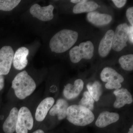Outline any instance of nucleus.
<instances>
[{"mask_svg": "<svg viewBox=\"0 0 133 133\" xmlns=\"http://www.w3.org/2000/svg\"><path fill=\"white\" fill-rule=\"evenodd\" d=\"M78 37L77 31L66 29L62 30L56 33L51 39L50 48L52 52L63 53L75 44Z\"/></svg>", "mask_w": 133, "mask_h": 133, "instance_id": "obj_1", "label": "nucleus"}, {"mask_svg": "<svg viewBox=\"0 0 133 133\" xmlns=\"http://www.w3.org/2000/svg\"><path fill=\"white\" fill-rule=\"evenodd\" d=\"M12 88L20 99H24L31 95L36 88V84L26 71L17 74L12 81Z\"/></svg>", "mask_w": 133, "mask_h": 133, "instance_id": "obj_2", "label": "nucleus"}, {"mask_svg": "<svg viewBox=\"0 0 133 133\" xmlns=\"http://www.w3.org/2000/svg\"><path fill=\"white\" fill-rule=\"evenodd\" d=\"M66 118L72 124L81 127L91 124L95 119V116L92 111L79 105H72L69 107Z\"/></svg>", "mask_w": 133, "mask_h": 133, "instance_id": "obj_3", "label": "nucleus"}, {"mask_svg": "<svg viewBox=\"0 0 133 133\" xmlns=\"http://www.w3.org/2000/svg\"><path fill=\"white\" fill-rule=\"evenodd\" d=\"M94 46L90 41L81 43L74 46L69 52L70 59L72 63H77L82 59H91L94 56Z\"/></svg>", "mask_w": 133, "mask_h": 133, "instance_id": "obj_4", "label": "nucleus"}, {"mask_svg": "<svg viewBox=\"0 0 133 133\" xmlns=\"http://www.w3.org/2000/svg\"><path fill=\"white\" fill-rule=\"evenodd\" d=\"M34 125V119L30 109L22 107L19 110L16 132V133H28Z\"/></svg>", "mask_w": 133, "mask_h": 133, "instance_id": "obj_5", "label": "nucleus"}, {"mask_svg": "<svg viewBox=\"0 0 133 133\" xmlns=\"http://www.w3.org/2000/svg\"><path fill=\"white\" fill-rule=\"evenodd\" d=\"M129 26L126 23L117 26L114 32L112 48L117 52L121 51L127 46L128 40Z\"/></svg>", "mask_w": 133, "mask_h": 133, "instance_id": "obj_6", "label": "nucleus"}, {"mask_svg": "<svg viewBox=\"0 0 133 133\" xmlns=\"http://www.w3.org/2000/svg\"><path fill=\"white\" fill-rule=\"evenodd\" d=\"M14 52L12 47L5 45L0 49V75L5 76L10 71Z\"/></svg>", "mask_w": 133, "mask_h": 133, "instance_id": "obj_7", "label": "nucleus"}, {"mask_svg": "<svg viewBox=\"0 0 133 133\" xmlns=\"http://www.w3.org/2000/svg\"><path fill=\"white\" fill-rule=\"evenodd\" d=\"M54 6L51 5L41 7L38 4H35L30 7V12L33 17H36L40 21H49L54 17Z\"/></svg>", "mask_w": 133, "mask_h": 133, "instance_id": "obj_8", "label": "nucleus"}, {"mask_svg": "<svg viewBox=\"0 0 133 133\" xmlns=\"http://www.w3.org/2000/svg\"><path fill=\"white\" fill-rule=\"evenodd\" d=\"M114 94L116 98L114 104L115 108H120L126 104H130L133 102L132 94L126 88L115 90Z\"/></svg>", "mask_w": 133, "mask_h": 133, "instance_id": "obj_9", "label": "nucleus"}, {"mask_svg": "<svg viewBox=\"0 0 133 133\" xmlns=\"http://www.w3.org/2000/svg\"><path fill=\"white\" fill-rule=\"evenodd\" d=\"M55 102V99L51 97H48L43 100L36 109L35 115L36 120L40 122L44 120Z\"/></svg>", "mask_w": 133, "mask_h": 133, "instance_id": "obj_10", "label": "nucleus"}, {"mask_svg": "<svg viewBox=\"0 0 133 133\" xmlns=\"http://www.w3.org/2000/svg\"><path fill=\"white\" fill-rule=\"evenodd\" d=\"M29 50L24 47L19 48L14 55L13 64L15 69L18 70H23L28 64L27 58Z\"/></svg>", "mask_w": 133, "mask_h": 133, "instance_id": "obj_11", "label": "nucleus"}, {"mask_svg": "<svg viewBox=\"0 0 133 133\" xmlns=\"http://www.w3.org/2000/svg\"><path fill=\"white\" fill-rule=\"evenodd\" d=\"M84 83L81 79H76L74 84H68L65 86L63 94L66 99H74L77 98L83 90Z\"/></svg>", "mask_w": 133, "mask_h": 133, "instance_id": "obj_12", "label": "nucleus"}, {"mask_svg": "<svg viewBox=\"0 0 133 133\" xmlns=\"http://www.w3.org/2000/svg\"><path fill=\"white\" fill-rule=\"evenodd\" d=\"M118 114L104 111L101 113L95 122V125L99 128H104L119 120Z\"/></svg>", "mask_w": 133, "mask_h": 133, "instance_id": "obj_13", "label": "nucleus"}, {"mask_svg": "<svg viewBox=\"0 0 133 133\" xmlns=\"http://www.w3.org/2000/svg\"><path fill=\"white\" fill-rule=\"evenodd\" d=\"M114 35V31L109 30L101 39L99 45L98 52L102 57L107 56L110 52L112 48Z\"/></svg>", "mask_w": 133, "mask_h": 133, "instance_id": "obj_14", "label": "nucleus"}, {"mask_svg": "<svg viewBox=\"0 0 133 133\" xmlns=\"http://www.w3.org/2000/svg\"><path fill=\"white\" fill-rule=\"evenodd\" d=\"M69 107L66 101L63 98L59 99L50 109L49 111L50 115L53 116H57L59 120H62L66 118V112Z\"/></svg>", "mask_w": 133, "mask_h": 133, "instance_id": "obj_15", "label": "nucleus"}, {"mask_svg": "<svg viewBox=\"0 0 133 133\" xmlns=\"http://www.w3.org/2000/svg\"><path fill=\"white\" fill-rule=\"evenodd\" d=\"M19 110L17 108H13L4 121L2 129L5 133H14L16 131Z\"/></svg>", "mask_w": 133, "mask_h": 133, "instance_id": "obj_16", "label": "nucleus"}, {"mask_svg": "<svg viewBox=\"0 0 133 133\" xmlns=\"http://www.w3.org/2000/svg\"><path fill=\"white\" fill-rule=\"evenodd\" d=\"M101 79L102 81L107 83H123L124 78L116 70L109 67H105L101 71Z\"/></svg>", "mask_w": 133, "mask_h": 133, "instance_id": "obj_17", "label": "nucleus"}, {"mask_svg": "<svg viewBox=\"0 0 133 133\" xmlns=\"http://www.w3.org/2000/svg\"><path fill=\"white\" fill-rule=\"evenodd\" d=\"M88 21L97 26H102L109 24L112 20L110 15L102 14L93 11L89 12L87 15Z\"/></svg>", "mask_w": 133, "mask_h": 133, "instance_id": "obj_18", "label": "nucleus"}, {"mask_svg": "<svg viewBox=\"0 0 133 133\" xmlns=\"http://www.w3.org/2000/svg\"><path fill=\"white\" fill-rule=\"evenodd\" d=\"M98 8V5L95 2L87 1L85 2L75 5L73 8V12L75 14L90 12L94 11Z\"/></svg>", "mask_w": 133, "mask_h": 133, "instance_id": "obj_19", "label": "nucleus"}, {"mask_svg": "<svg viewBox=\"0 0 133 133\" xmlns=\"http://www.w3.org/2000/svg\"><path fill=\"white\" fill-rule=\"evenodd\" d=\"M88 91L95 101H98L102 94V85L100 82L95 81L93 83H89L87 85Z\"/></svg>", "mask_w": 133, "mask_h": 133, "instance_id": "obj_20", "label": "nucleus"}, {"mask_svg": "<svg viewBox=\"0 0 133 133\" xmlns=\"http://www.w3.org/2000/svg\"><path fill=\"white\" fill-rule=\"evenodd\" d=\"M119 62L122 68L127 71L133 70V55L132 54L124 55L120 57Z\"/></svg>", "mask_w": 133, "mask_h": 133, "instance_id": "obj_21", "label": "nucleus"}, {"mask_svg": "<svg viewBox=\"0 0 133 133\" xmlns=\"http://www.w3.org/2000/svg\"><path fill=\"white\" fill-rule=\"evenodd\" d=\"M95 101L88 91H85L83 94V97L79 102V105L82 106L92 111L94 109Z\"/></svg>", "mask_w": 133, "mask_h": 133, "instance_id": "obj_22", "label": "nucleus"}, {"mask_svg": "<svg viewBox=\"0 0 133 133\" xmlns=\"http://www.w3.org/2000/svg\"><path fill=\"white\" fill-rule=\"evenodd\" d=\"M20 0H0V11L10 12L19 4Z\"/></svg>", "mask_w": 133, "mask_h": 133, "instance_id": "obj_23", "label": "nucleus"}, {"mask_svg": "<svg viewBox=\"0 0 133 133\" xmlns=\"http://www.w3.org/2000/svg\"><path fill=\"white\" fill-rule=\"evenodd\" d=\"M126 15L131 26H133V8H129L127 10Z\"/></svg>", "mask_w": 133, "mask_h": 133, "instance_id": "obj_24", "label": "nucleus"}, {"mask_svg": "<svg viewBox=\"0 0 133 133\" xmlns=\"http://www.w3.org/2000/svg\"><path fill=\"white\" fill-rule=\"evenodd\" d=\"M112 1L118 8H121L125 5L127 1L125 0H113Z\"/></svg>", "mask_w": 133, "mask_h": 133, "instance_id": "obj_25", "label": "nucleus"}, {"mask_svg": "<svg viewBox=\"0 0 133 133\" xmlns=\"http://www.w3.org/2000/svg\"><path fill=\"white\" fill-rule=\"evenodd\" d=\"M133 26H129L128 39L132 43H133Z\"/></svg>", "mask_w": 133, "mask_h": 133, "instance_id": "obj_26", "label": "nucleus"}, {"mask_svg": "<svg viewBox=\"0 0 133 133\" xmlns=\"http://www.w3.org/2000/svg\"><path fill=\"white\" fill-rule=\"evenodd\" d=\"M5 78L4 76L0 75V92L3 90L5 87Z\"/></svg>", "mask_w": 133, "mask_h": 133, "instance_id": "obj_27", "label": "nucleus"}, {"mask_svg": "<svg viewBox=\"0 0 133 133\" xmlns=\"http://www.w3.org/2000/svg\"><path fill=\"white\" fill-rule=\"evenodd\" d=\"M86 1L85 0H71V2L77 4L85 2Z\"/></svg>", "mask_w": 133, "mask_h": 133, "instance_id": "obj_28", "label": "nucleus"}, {"mask_svg": "<svg viewBox=\"0 0 133 133\" xmlns=\"http://www.w3.org/2000/svg\"><path fill=\"white\" fill-rule=\"evenodd\" d=\"M32 133H45L44 131H43V130L41 129H38L36 131H34Z\"/></svg>", "mask_w": 133, "mask_h": 133, "instance_id": "obj_29", "label": "nucleus"}, {"mask_svg": "<svg viewBox=\"0 0 133 133\" xmlns=\"http://www.w3.org/2000/svg\"><path fill=\"white\" fill-rule=\"evenodd\" d=\"M127 133H133V125L131 126V128L129 129V130Z\"/></svg>", "mask_w": 133, "mask_h": 133, "instance_id": "obj_30", "label": "nucleus"}]
</instances>
